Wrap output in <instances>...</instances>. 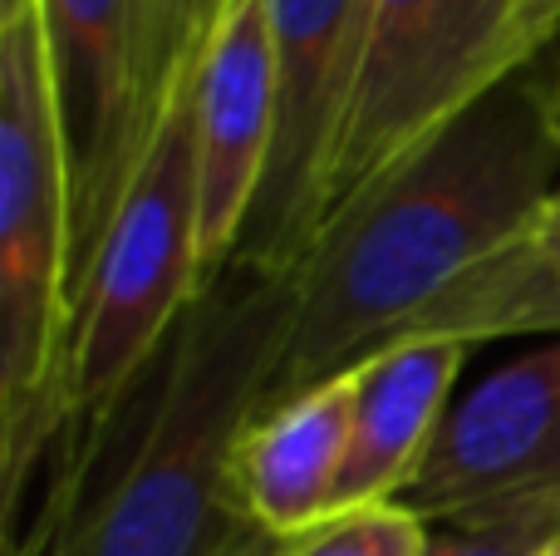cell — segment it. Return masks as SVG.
I'll return each instance as SVG.
<instances>
[{
  "label": "cell",
  "instance_id": "7c38bea8",
  "mask_svg": "<svg viewBox=\"0 0 560 556\" xmlns=\"http://www.w3.org/2000/svg\"><path fill=\"white\" fill-rule=\"evenodd\" d=\"M408 335H447L463 345L502 335H560V232L532 227L512 246L453 286Z\"/></svg>",
  "mask_w": 560,
  "mask_h": 556
},
{
  "label": "cell",
  "instance_id": "8fae6325",
  "mask_svg": "<svg viewBox=\"0 0 560 556\" xmlns=\"http://www.w3.org/2000/svg\"><path fill=\"white\" fill-rule=\"evenodd\" d=\"M354 424V374L266 409L236 443V493L266 537L290 542L335 518Z\"/></svg>",
  "mask_w": 560,
  "mask_h": 556
},
{
  "label": "cell",
  "instance_id": "6da1fadb",
  "mask_svg": "<svg viewBox=\"0 0 560 556\" xmlns=\"http://www.w3.org/2000/svg\"><path fill=\"white\" fill-rule=\"evenodd\" d=\"M295 276L226 266L65 468L10 556H232L256 522L236 493V443L266 414L290 340Z\"/></svg>",
  "mask_w": 560,
  "mask_h": 556
},
{
  "label": "cell",
  "instance_id": "e0dca14e",
  "mask_svg": "<svg viewBox=\"0 0 560 556\" xmlns=\"http://www.w3.org/2000/svg\"><path fill=\"white\" fill-rule=\"evenodd\" d=\"M526 556H560V528H556L551 537H546V542H541V547H536V552H526Z\"/></svg>",
  "mask_w": 560,
  "mask_h": 556
},
{
  "label": "cell",
  "instance_id": "5bb4252c",
  "mask_svg": "<svg viewBox=\"0 0 560 556\" xmlns=\"http://www.w3.org/2000/svg\"><path fill=\"white\" fill-rule=\"evenodd\" d=\"M560 528V502L522 508L497 522H467V528H433L428 556H526Z\"/></svg>",
  "mask_w": 560,
  "mask_h": 556
},
{
  "label": "cell",
  "instance_id": "5b68a950",
  "mask_svg": "<svg viewBox=\"0 0 560 556\" xmlns=\"http://www.w3.org/2000/svg\"><path fill=\"white\" fill-rule=\"evenodd\" d=\"M536 55L541 45L526 0H364L325 227L413 163Z\"/></svg>",
  "mask_w": 560,
  "mask_h": 556
},
{
  "label": "cell",
  "instance_id": "2e32d148",
  "mask_svg": "<svg viewBox=\"0 0 560 556\" xmlns=\"http://www.w3.org/2000/svg\"><path fill=\"white\" fill-rule=\"evenodd\" d=\"M280 552V542L276 537H266V532H256L252 542H242V547H236L232 556H276Z\"/></svg>",
  "mask_w": 560,
  "mask_h": 556
},
{
  "label": "cell",
  "instance_id": "9c48e42d",
  "mask_svg": "<svg viewBox=\"0 0 560 556\" xmlns=\"http://www.w3.org/2000/svg\"><path fill=\"white\" fill-rule=\"evenodd\" d=\"M276 148V49L261 0H217L192 69L197 222L207 276L226 271Z\"/></svg>",
  "mask_w": 560,
  "mask_h": 556
},
{
  "label": "cell",
  "instance_id": "9a60e30c",
  "mask_svg": "<svg viewBox=\"0 0 560 556\" xmlns=\"http://www.w3.org/2000/svg\"><path fill=\"white\" fill-rule=\"evenodd\" d=\"M526 79H532V89H536V99H541V114H546V124H551V134H556V143H560V30L551 35V45L541 49V55L526 65ZM541 232H560V187H556V197H551V207L541 212Z\"/></svg>",
  "mask_w": 560,
  "mask_h": 556
},
{
  "label": "cell",
  "instance_id": "ba28073f",
  "mask_svg": "<svg viewBox=\"0 0 560 556\" xmlns=\"http://www.w3.org/2000/svg\"><path fill=\"white\" fill-rule=\"evenodd\" d=\"M560 502V335L457 394L398 508L428 528Z\"/></svg>",
  "mask_w": 560,
  "mask_h": 556
},
{
  "label": "cell",
  "instance_id": "7a4b0ae2",
  "mask_svg": "<svg viewBox=\"0 0 560 556\" xmlns=\"http://www.w3.org/2000/svg\"><path fill=\"white\" fill-rule=\"evenodd\" d=\"M560 187V143L526 69L325 227L266 409L404 340L463 276L526 236Z\"/></svg>",
  "mask_w": 560,
  "mask_h": 556
},
{
  "label": "cell",
  "instance_id": "277c9868",
  "mask_svg": "<svg viewBox=\"0 0 560 556\" xmlns=\"http://www.w3.org/2000/svg\"><path fill=\"white\" fill-rule=\"evenodd\" d=\"M212 5L217 0H39L69 153L74 301L148 148L163 134Z\"/></svg>",
  "mask_w": 560,
  "mask_h": 556
},
{
  "label": "cell",
  "instance_id": "8992f818",
  "mask_svg": "<svg viewBox=\"0 0 560 556\" xmlns=\"http://www.w3.org/2000/svg\"><path fill=\"white\" fill-rule=\"evenodd\" d=\"M192 69L197 55L187 65L173 108H167L163 134L148 148V163L138 167L133 187L79 286L74 335H69L65 443L98 429L114 414V404L133 390L148 360L163 350V340L212 281L202 262V222H197Z\"/></svg>",
  "mask_w": 560,
  "mask_h": 556
},
{
  "label": "cell",
  "instance_id": "3957f363",
  "mask_svg": "<svg viewBox=\"0 0 560 556\" xmlns=\"http://www.w3.org/2000/svg\"><path fill=\"white\" fill-rule=\"evenodd\" d=\"M74 202L39 0H0V463L5 508L69 429Z\"/></svg>",
  "mask_w": 560,
  "mask_h": 556
},
{
  "label": "cell",
  "instance_id": "52a82bcc",
  "mask_svg": "<svg viewBox=\"0 0 560 556\" xmlns=\"http://www.w3.org/2000/svg\"><path fill=\"white\" fill-rule=\"evenodd\" d=\"M276 49V148L252 227L226 266L295 276L325 227V193L359 59L364 0H261Z\"/></svg>",
  "mask_w": 560,
  "mask_h": 556
},
{
  "label": "cell",
  "instance_id": "4fadbf2b",
  "mask_svg": "<svg viewBox=\"0 0 560 556\" xmlns=\"http://www.w3.org/2000/svg\"><path fill=\"white\" fill-rule=\"evenodd\" d=\"M433 528L398 502L335 512L319 528L280 542L276 556H428Z\"/></svg>",
  "mask_w": 560,
  "mask_h": 556
},
{
  "label": "cell",
  "instance_id": "30bf717a",
  "mask_svg": "<svg viewBox=\"0 0 560 556\" xmlns=\"http://www.w3.org/2000/svg\"><path fill=\"white\" fill-rule=\"evenodd\" d=\"M472 345L447 335H404L369 355L354 374V424L335 488V512L398 502L418 478L447 409L457 399L463 360Z\"/></svg>",
  "mask_w": 560,
  "mask_h": 556
}]
</instances>
